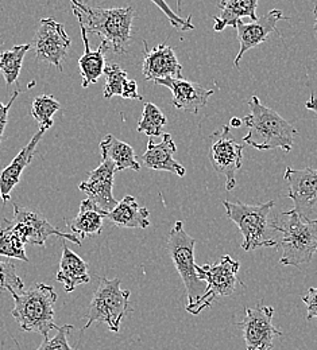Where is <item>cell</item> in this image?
Segmentation results:
<instances>
[{"mask_svg": "<svg viewBox=\"0 0 317 350\" xmlns=\"http://www.w3.org/2000/svg\"><path fill=\"white\" fill-rule=\"evenodd\" d=\"M79 25L87 34L99 36L107 50L125 54L131 41L134 8H103L92 7L84 0H69Z\"/></svg>", "mask_w": 317, "mask_h": 350, "instance_id": "obj_1", "label": "cell"}, {"mask_svg": "<svg viewBox=\"0 0 317 350\" xmlns=\"http://www.w3.org/2000/svg\"><path fill=\"white\" fill-rule=\"evenodd\" d=\"M247 105L250 115L243 118V123L249 132L243 142L258 151L281 148L285 152H290L297 130L275 111L265 107L258 96H253Z\"/></svg>", "mask_w": 317, "mask_h": 350, "instance_id": "obj_2", "label": "cell"}, {"mask_svg": "<svg viewBox=\"0 0 317 350\" xmlns=\"http://www.w3.org/2000/svg\"><path fill=\"white\" fill-rule=\"evenodd\" d=\"M272 225L281 234L282 258L279 262L282 265L300 268L312 262L317 254V219L289 211L281 213Z\"/></svg>", "mask_w": 317, "mask_h": 350, "instance_id": "obj_3", "label": "cell"}, {"mask_svg": "<svg viewBox=\"0 0 317 350\" xmlns=\"http://www.w3.org/2000/svg\"><path fill=\"white\" fill-rule=\"evenodd\" d=\"M14 308L11 315L16 319L23 332H34L45 338L58 326L54 323V306L57 293L51 286L36 283L27 291L11 293Z\"/></svg>", "mask_w": 317, "mask_h": 350, "instance_id": "obj_4", "label": "cell"}, {"mask_svg": "<svg viewBox=\"0 0 317 350\" xmlns=\"http://www.w3.org/2000/svg\"><path fill=\"white\" fill-rule=\"evenodd\" d=\"M227 217L231 219L243 234L242 248L246 252L255 251L258 248L278 247V241L270 233L269 216L275 205L274 201L259 205H247L243 202L223 201Z\"/></svg>", "mask_w": 317, "mask_h": 350, "instance_id": "obj_5", "label": "cell"}, {"mask_svg": "<svg viewBox=\"0 0 317 350\" xmlns=\"http://www.w3.org/2000/svg\"><path fill=\"white\" fill-rule=\"evenodd\" d=\"M121 284L122 280L119 278H100L97 288L92 297L87 323L81 332L90 329L94 322H103L112 333H119L122 319L133 311L129 302L131 293L129 290H122Z\"/></svg>", "mask_w": 317, "mask_h": 350, "instance_id": "obj_6", "label": "cell"}, {"mask_svg": "<svg viewBox=\"0 0 317 350\" xmlns=\"http://www.w3.org/2000/svg\"><path fill=\"white\" fill-rule=\"evenodd\" d=\"M239 268L240 262L233 260L229 255H225L215 264H204L197 267V276L207 283V287L197 301L186 305V311L193 315H199L203 310L212 306L216 298L232 295L238 286L244 287V284L236 276Z\"/></svg>", "mask_w": 317, "mask_h": 350, "instance_id": "obj_7", "label": "cell"}, {"mask_svg": "<svg viewBox=\"0 0 317 350\" xmlns=\"http://www.w3.org/2000/svg\"><path fill=\"white\" fill-rule=\"evenodd\" d=\"M194 245L196 240L190 237L185 229L181 221H177L168 237V252L175 264L177 273L181 278L188 302L193 304L204 293V282L197 276V265L194 262Z\"/></svg>", "mask_w": 317, "mask_h": 350, "instance_id": "obj_8", "label": "cell"}, {"mask_svg": "<svg viewBox=\"0 0 317 350\" xmlns=\"http://www.w3.org/2000/svg\"><path fill=\"white\" fill-rule=\"evenodd\" d=\"M11 222L15 232L25 244L30 243L45 248L46 240L50 236H58L60 239H66L75 243L76 245H81V239L77 234L65 233L57 229L41 213L29 208H23L18 204L14 205V219Z\"/></svg>", "mask_w": 317, "mask_h": 350, "instance_id": "obj_9", "label": "cell"}, {"mask_svg": "<svg viewBox=\"0 0 317 350\" xmlns=\"http://www.w3.org/2000/svg\"><path fill=\"white\" fill-rule=\"evenodd\" d=\"M274 308L266 305L247 307L242 322L238 327L243 333L247 350H272L275 337H282L283 333L272 325Z\"/></svg>", "mask_w": 317, "mask_h": 350, "instance_id": "obj_10", "label": "cell"}, {"mask_svg": "<svg viewBox=\"0 0 317 350\" xmlns=\"http://www.w3.org/2000/svg\"><path fill=\"white\" fill-rule=\"evenodd\" d=\"M211 146V162L216 173L226 176V189L236 186V173L243 165V146L233 137L229 126H225Z\"/></svg>", "mask_w": 317, "mask_h": 350, "instance_id": "obj_11", "label": "cell"}, {"mask_svg": "<svg viewBox=\"0 0 317 350\" xmlns=\"http://www.w3.org/2000/svg\"><path fill=\"white\" fill-rule=\"evenodd\" d=\"M71 44L64 26L51 18H45L41 19L31 46L36 49L38 61L49 62L62 72V61L69 51Z\"/></svg>", "mask_w": 317, "mask_h": 350, "instance_id": "obj_12", "label": "cell"}, {"mask_svg": "<svg viewBox=\"0 0 317 350\" xmlns=\"http://www.w3.org/2000/svg\"><path fill=\"white\" fill-rule=\"evenodd\" d=\"M283 178L288 182L289 190L286 196L293 201V211L309 217L317 206V170L311 167L303 170L286 167Z\"/></svg>", "mask_w": 317, "mask_h": 350, "instance_id": "obj_13", "label": "cell"}, {"mask_svg": "<svg viewBox=\"0 0 317 350\" xmlns=\"http://www.w3.org/2000/svg\"><path fill=\"white\" fill-rule=\"evenodd\" d=\"M115 173V163L110 159H103L97 169L88 173L87 180L79 185V189L87 194V198L107 213L118 205V201L112 194Z\"/></svg>", "mask_w": 317, "mask_h": 350, "instance_id": "obj_14", "label": "cell"}, {"mask_svg": "<svg viewBox=\"0 0 317 350\" xmlns=\"http://www.w3.org/2000/svg\"><path fill=\"white\" fill-rule=\"evenodd\" d=\"M282 19H285L282 11L272 10L266 15L258 18L257 21H253L251 23H243L242 21L236 23L235 29L238 31V41L240 44V49L233 61L235 68H239L240 59L249 50L264 44L272 31L279 33L277 30V23Z\"/></svg>", "mask_w": 317, "mask_h": 350, "instance_id": "obj_15", "label": "cell"}, {"mask_svg": "<svg viewBox=\"0 0 317 350\" xmlns=\"http://www.w3.org/2000/svg\"><path fill=\"white\" fill-rule=\"evenodd\" d=\"M144 44V58L142 64V73L147 81H157L166 77L182 79V66L179 62L175 50L168 44H161L149 49Z\"/></svg>", "mask_w": 317, "mask_h": 350, "instance_id": "obj_16", "label": "cell"}, {"mask_svg": "<svg viewBox=\"0 0 317 350\" xmlns=\"http://www.w3.org/2000/svg\"><path fill=\"white\" fill-rule=\"evenodd\" d=\"M154 83L172 90V104L175 108L185 112H192L194 115L207 105L208 98L215 93L214 89H207L197 83H190L176 77H166Z\"/></svg>", "mask_w": 317, "mask_h": 350, "instance_id": "obj_17", "label": "cell"}, {"mask_svg": "<svg viewBox=\"0 0 317 350\" xmlns=\"http://www.w3.org/2000/svg\"><path fill=\"white\" fill-rule=\"evenodd\" d=\"M177 151L176 143L170 133L162 135V142L155 144L154 140L150 137L147 143L146 152L140 157L142 165L154 172H168L172 174L183 176L186 170L175 159V154Z\"/></svg>", "mask_w": 317, "mask_h": 350, "instance_id": "obj_18", "label": "cell"}, {"mask_svg": "<svg viewBox=\"0 0 317 350\" xmlns=\"http://www.w3.org/2000/svg\"><path fill=\"white\" fill-rule=\"evenodd\" d=\"M47 130L49 129L46 127H40V130L31 137V140L19 151V154L14 158V161L0 173V197L4 204L10 201L11 191L19 183L21 175L25 172V169L31 163L37 146Z\"/></svg>", "mask_w": 317, "mask_h": 350, "instance_id": "obj_19", "label": "cell"}, {"mask_svg": "<svg viewBox=\"0 0 317 350\" xmlns=\"http://www.w3.org/2000/svg\"><path fill=\"white\" fill-rule=\"evenodd\" d=\"M57 282L64 286V290L68 294L73 293L77 286L91 282L88 262H84L65 243H62V255L57 272Z\"/></svg>", "mask_w": 317, "mask_h": 350, "instance_id": "obj_20", "label": "cell"}, {"mask_svg": "<svg viewBox=\"0 0 317 350\" xmlns=\"http://www.w3.org/2000/svg\"><path fill=\"white\" fill-rule=\"evenodd\" d=\"M149 211L140 206L133 196H126L118 205L107 213L105 219L119 228L144 229L150 225Z\"/></svg>", "mask_w": 317, "mask_h": 350, "instance_id": "obj_21", "label": "cell"}, {"mask_svg": "<svg viewBox=\"0 0 317 350\" xmlns=\"http://www.w3.org/2000/svg\"><path fill=\"white\" fill-rule=\"evenodd\" d=\"M257 7L258 0H222L218 3V8L220 10L219 16H214L215 26L214 30L216 33L223 31L228 26L235 27L240 18H250L251 21H257Z\"/></svg>", "mask_w": 317, "mask_h": 350, "instance_id": "obj_22", "label": "cell"}, {"mask_svg": "<svg viewBox=\"0 0 317 350\" xmlns=\"http://www.w3.org/2000/svg\"><path fill=\"white\" fill-rule=\"evenodd\" d=\"M100 151L103 159H110L115 163L116 173L127 169L134 172L140 170V163L136 159L134 148L130 144L116 139L114 135H105L101 139Z\"/></svg>", "mask_w": 317, "mask_h": 350, "instance_id": "obj_23", "label": "cell"}, {"mask_svg": "<svg viewBox=\"0 0 317 350\" xmlns=\"http://www.w3.org/2000/svg\"><path fill=\"white\" fill-rule=\"evenodd\" d=\"M80 29H81V38L84 42V54L79 59V66H80L81 79H83L81 87L88 88L92 84H96L99 79L104 75V68H105L104 53L107 49L104 44H101L97 50L92 51L86 29L81 26Z\"/></svg>", "mask_w": 317, "mask_h": 350, "instance_id": "obj_24", "label": "cell"}, {"mask_svg": "<svg viewBox=\"0 0 317 350\" xmlns=\"http://www.w3.org/2000/svg\"><path fill=\"white\" fill-rule=\"evenodd\" d=\"M107 216V212L101 211L88 198L81 201L79 215L73 219H66L68 226L71 230L77 234L79 237L86 236H94L100 234L103 230V221Z\"/></svg>", "mask_w": 317, "mask_h": 350, "instance_id": "obj_25", "label": "cell"}, {"mask_svg": "<svg viewBox=\"0 0 317 350\" xmlns=\"http://www.w3.org/2000/svg\"><path fill=\"white\" fill-rule=\"evenodd\" d=\"M105 87L103 96L105 98H112L114 96H121L122 98L130 100H143V97L138 93V84L134 80H129L127 73L118 65L110 64L104 68Z\"/></svg>", "mask_w": 317, "mask_h": 350, "instance_id": "obj_26", "label": "cell"}, {"mask_svg": "<svg viewBox=\"0 0 317 350\" xmlns=\"http://www.w3.org/2000/svg\"><path fill=\"white\" fill-rule=\"evenodd\" d=\"M30 49L31 44H15L14 47L0 53V73L8 87L18 81L25 55Z\"/></svg>", "mask_w": 317, "mask_h": 350, "instance_id": "obj_27", "label": "cell"}, {"mask_svg": "<svg viewBox=\"0 0 317 350\" xmlns=\"http://www.w3.org/2000/svg\"><path fill=\"white\" fill-rule=\"evenodd\" d=\"M0 256L29 262L25 251V243L15 232L12 222L8 219H3V225L0 226Z\"/></svg>", "mask_w": 317, "mask_h": 350, "instance_id": "obj_28", "label": "cell"}, {"mask_svg": "<svg viewBox=\"0 0 317 350\" xmlns=\"http://www.w3.org/2000/svg\"><path fill=\"white\" fill-rule=\"evenodd\" d=\"M166 123H168V119L161 112V109L153 103H146L136 130L140 133L147 135L149 137L162 136L164 127L166 126Z\"/></svg>", "mask_w": 317, "mask_h": 350, "instance_id": "obj_29", "label": "cell"}, {"mask_svg": "<svg viewBox=\"0 0 317 350\" xmlns=\"http://www.w3.org/2000/svg\"><path fill=\"white\" fill-rule=\"evenodd\" d=\"M61 108V104L49 94H41L37 96L36 100L33 101L31 107V115L33 118L38 122L40 127H46L51 129L53 126V115L58 112Z\"/></svg>", "mask_w": 317, "mask_h": 350, "instance_id": "obj_30", "label": "cell"}, {"mask_svg": "<svg viewBox=\"0 0 317 350\" xmlns=\"http://www.w3.org/2000/svg\"><path fill=\"white\" fill-rule=\"evenodd\" d=\"M25 287L23 280L16 273V267L14 262H1L0 260V293L10 291L18 293L22 291Z\"/></svg>", "mask_w": 317, "mask_h": 350, "instance_id": "obj_31", "label": "cell"}, {"mask_svg": "<svg viewBox=\"0 0 317 350\" xmlns=\"http://www.w3.org/2000/svg\"><path fill=\"white\" fill-rule=\"evenodd\" d=\"M72 330V325H64L61 327H57V334L53 338H45L41 347L37 350H76L71 347L68 341V337Z\"/></svg>", "mask_w": 317, "mask_h": 350, "instance_id": "obj_32", "label": "cell"}, {"mask_svg": "<svg viewBox=\"0 0 317 350\" xmlns=\"http://www.w3.org/2000/svg\"><path fill=\"white\" fill-rule=\"evenodd\" d=\"M169 19L170 25L180 30V31H188V30H194V25L192 23V16H188L186 19H183L181 16H179L169 5L165 0H151Z\"/></svg>", "mask_w": 317, "mask_h": 350, "instance_id": "obj_33", "label": "cell"}, {"mask_svg": "<svg viewBox=\"0 0 317 350\" xmlns=\"http://www.w3.org/2000/svg\"><path fill=\"white\" fill-rule=\"evenodd\" d=\"M303 302L307 306V319L317 318V287H311L303 297Z\"/></svg>", "mask_w": 317, "mask_h": 350, "instance_id": "obj_34", "label": "cell"}, {"mask_svg": "<svg viewBox=\"0 0 317 350\" xmlns=\"http://www.w3.org/2000/svg\"><path fill=\"white\" fill-rule=\"evenodd\" d=\"M19 96V90H15L10 98V101L7 104H3L0 101V143L3 140V135H4V130H5V126L8 123V112L14 104V101L16 100V97Z\"/></svg>", "mask_w": 317, "mask_h": 350, "instance_id": "obj_35", "label": "cell"}, {"mask_svg": "<svg viewBox=\"0 0 317 350\" xmlns=\"http://www.w3.org/2000/svg\"><path fill=\"white\" fill-rule=\"evenodd\" d=\"M304 107H305V109L312 111V112L316 115L317 118V97L314 93H311V97H309V100L305 103Z\"/></svg>", "mask_w": 317, "mask_h": 350, "instance_id": "obj_36", "label": "cell"}, {"mask_svg": "<svg viewBox=\"0 0 317 350\" xmlns=\"http://www.w3.org/2000/svg\"><path fill=\"white\" fill-rule=\"evenodd\" d=\"M242 123H243V120H240L239 118H232V119H231V123H229V127H232V129H239V127L242 126Z\"/></svg>", "mask_w": 317, "mask_h": 350, "instance_id": "obj_37", "label": "cell"}, {"mask_svg": "<svg viewBox=\"0 0 317 350\" xmlns=\"http://www.w3.org/2000/svg\"><path fill=\"white\" fill-rule=\"evenodd\" d=\"M314 12H315V16H316V19H315V25H314V29H315V33H316L317 36V5L315 7V11H314Z\"/></svg>", "mask_w": 317, "mask_h": 350, "instance_id": "obj_38", "label": "cell"}]
</instances>
